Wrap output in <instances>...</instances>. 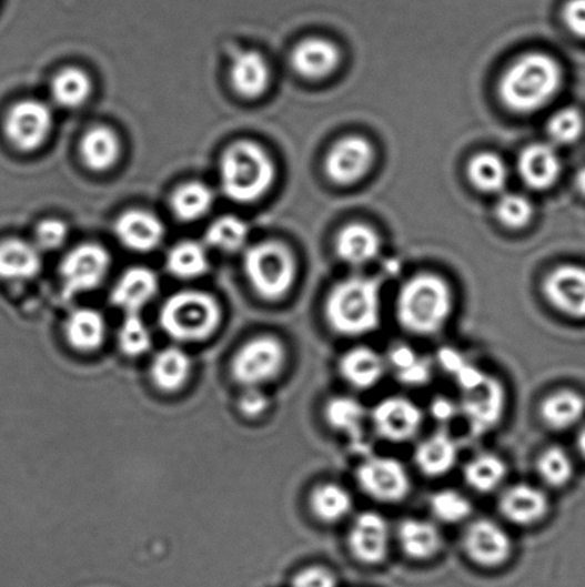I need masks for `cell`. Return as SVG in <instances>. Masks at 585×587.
I'll return each instance as SVG.
<instances>
[{"label":"cell","mask_w":585,"mask_h":587,"mask_svg":"<svg viewBox=\"0 0 585 587\" xmlns=\"http://www.w3.org/2000/svg\"><path fill=\"white\" fill-rule=\"evenodd\" d=\"M453 311V295L443 279L421 274L401 289L396 300V318L406 332L428 337L448 323Z\"/></svg>","instance_id":"1"},{"label":"cell","mask_w":585,"mask_h":587,"mask_svg":"<svg viewBox=\"0 0 585 587\" xmlns=\"http://www.w3.org/2000/svg\"><path fill=\"white\" fill-rule=\"evenodd\" d=\"M325 318L332 332L342 337H364L381 322L380 287L374 280L352 277L331 291Z\"/></svg>","instance_id":"2"},{"label":"cell","mask_w":585,"mask_h":587,"mask_svg":"<svg viewBox=\"0 0 585 587\" xmlns=\"http://www.w3.org/2000/svg\"><path fill=\"white\" fill-rule=\"evenodd\" d=\"M562 83V68L553 58L529 53L508 69L500 93L510 110L527 113L547 105L557 95Z\"/></svg>","instance_id":"3"},{"label":"cell","mask_w":585,"mask_h":587,"mask_svg":"<svg viewBox=\"0 0 585 587\" xmlns=\"http://www.w3.org/2000/svg\"><path fill=\"white\" fill-rule=\"evenodd\" d=\"M221 186L228 199L251 204L271 190L275 166L270 155L251 141H238L226 148L220 165Z\"/></svg>","instance_id":"4"},{"label":"cell","mask_w":585,"mask_h":587,"mask_svg":"<svg viewBox=\"0 0 585 587\" xmlns=\"http://www.w3.org/2000/svg\"><path fill=\"white\" fill-rule=\"evenodd\" d=\"M160 323L163 332L176 342H203L220 327V304L202 291H181L162 305Z\"/></svg>","instance_id":"5"},{"label":"cell","mask_w":585,"mask_h":587,"mask_svg":"<svg viewBox=\"0 0 585 587\" xmlns=\"http://www.w3.org/2000/svg\"><path fill=\"white\" fill-rule=\"evenodd\" d=\"M244 270L252 289L268 301L284 298L296 279L294 256L286 246L274 241L246 250Z\"/></svg>","instance_id":"6"},{"label":"cell","mask_w":585,"mask_h":587,"mask_svg":"<svg viewBox=\"0 0 585 587\" xmlns=\"http://www.w3.org/2000/svg\"><path fill=\"white\" fill-rule=\"evenodd\" d=\"M285 364L284 343L274 335H258L238 350L232 358L231 374L246 388L261 387L280 376Z\"/></svg>","instance_id":"7"},{"label":"cell","mask_w":585,"mask_h":587,"mask_svg":"<svg viewBox=\"0 0 585 587\" xmlns=\"http://www.w3.org/2000/svg\"><path fill=\"white\" fill-rule=\"evenodd\" d=\"M355 476L366 496L386 505L405 500L411 492L410 473L403 463L394 457L365 458L356 468Z\"/></svg>","instance_id":"8"},{"label":"cell","mask_w":585,"mask_h":587,"mask_svg":"<svg viewBox=\"0 0 585 587\" xmlns=\"http://www.w3.org/2000/svg\"><path fill=\"white\" fill-rule=\"evenodd\" d=\"M458 404L474 436L493 431L503 421L507 408V392L498 378L485 376L474 388L465 389Z\"/></svg>","instance_id":"9"},{"label":"cell","mask_w":585,"mask_h":587,"mask_svg":"<svg viewBox=\"0 0 585 587\" xmlns=\"http://www.w3.org/2000/svg\"><path fill=\"white\" fill-rule=\"evenodd\" d=\"M111 269V255L98 244H82L64 256L61 264L63 294L67 298L95 290Z\"/></svg>","instance_id":"10"},{"label":"cell","mask_w":585,"mask_h":587,"mask_svg":"<svg viewBox=\"0 0 585 587\" xmlns=\"http://www.w3.org/2000/svg\"><path fill=\"white\" fill-rule=\"evenodd\" d=\"M53 128V113L47 103L37 100L18 102L8 112L4 132L19 151H37L47 142Z\"/></svg>","instance_id":"11"},{"label":"cell","mask_w":585,"mask_h":587,"mask_svg":"<svg viewBox=\"0 0 585 587\" xmlns=\"http://www.w3.org/2000/svg\"><path fill=\"white\" fill-rule=\"evenodd\" d=\"M374 431L386 442L413 441L423 427L424 414L414 402L405 397L384 398L371 413Z\"/></svg>","instance_id":"12"},{"label":"cell","mask_w":585,"mask_h":587,"mask_svg":"<svg viewBox=\"0 0 585 587\" xmlns=\"http://www.w3.org/2000/svg\"><path fill=\"white\" fill-rule=\"evenodd\" d=\"M465 554L475 565L498 567L513 554V540L507 532L490 519L474 520L464 532Z\"/></svg>","instance_id":"13"},{"label":"cell","mask_w":585,"mask_h":587,"mask_svg":"<svg viewBox=\"0 0 585 587\" xmlns=\"http://www.w3.org/2000/svg\"><path fill=\"white\" fill-rule=\"evenodd\" d=\"M349 545L351 554L364 565H380L390 554L389 522L376 512H364L352 523Z\"/></svg>","instance_id":"14"},{"label":"cell","mask_w":585,"mask_h":587,"mask_svg":"<svg viewBox=\"0 0 585 587\" xmlns=\"http://www.w3.org/2000/svg\"><path fill=\"white\" fill-rule=\"evenodd\" d=\"M374 151L361 136H349L336 142L326 156V174L340 185L360 181L373 164Z\"/></svg>","instance_id":"15"},{"label":"cell","mask_w":585,"mask_h":587,"mask_svg":"<svg viewBox=\"0 0 585 587\" xmlns=\"http://www.w3.org/2000/svg\"><path fill=\"white\" fill-rule=\"evenodd\" d=\"M545 295L555 308L573 318H585V269L563 265L544 284Z\"/></svg>","instance_id":"16"},{"label":"cell","mask_w":585,"mask_h":587,"mask_svg":"<svg viewBox=\"0 0 585 587\" xmlns=\"http://www.w3.org/2000/svg\"><path fill=\"white\" fill-rule=\"evenodd\" d=\"M119 243L137 253H150L161 245L165 226L157 215L143 210H129L118 216L113 226Z\"/></svg>","instance_id":"17"},{"label":"cell","mask_w":585,"mask_h":587,"mask_svg":"<svg viewBox=\"0 0 585 587\" xmlns=\"http://www.w3.org/2000/svg\"><path fill=\"white\" fill-rule=\"evenodd\" d=\"M498 510L513 525L532 526L547 515L549 500L542 488L520 483L501 495Z\"/></svg>","instance_id":"18"},{"label":"cell","mask_w":585,"mask_h":587,"mask_svg":"<svg viewBox=\"0 0 585 587\" xmlns=\"http://www.w3.org/2000/svg\"><path fill=\"white\" fill-rule=\"evenodd\" d=\"M160 290V281L152 270L133 266L125 271L112 290L111 301L128 314H138L150 304Z\"/></svg>","instance_id":"19"},{"label":"cell","mask_w":585,"mask_h":587,"mask_svg":"<svg viewBox=\"0 0 585 587\" xmlns=\"http://www.w3.org/2000/svg\"><path fill=\"white\" fill-rule=\"evenodd\" d=\"M386 360L374 348L354 347L340 360V374L344 382L356 389L379 386L386 373Z\"/></svg>","instance_id":"20"},{"label":"cell","mask_w":585,"mask_h":587,"mask_svg":"<svg viewBox=\"0 0 585 587\" xmlns=\"http://www.w3.org/2000/svg\"><path fill=\"white\" fill-rule=\"evenodd\" d=\"M458 443L448 434L440 431L424 438L415 448L414 461L421 473L430 477L448 475L457 465Z\"/></svg>","instance_id":"21"},{"label":"cell","mask_w":585,"mask_h":587,"mask_svg":"<svg viewBox=\"0 0 585 587\" xmlns=\"http://www.w3.org/2000/svg\"><path fill=\"white\" fill-rule=\"evenodd\" d=\"M42 270L41 250L28 241L11 239L0 243V280L23 283Z\"/></svg>","instance_id":"22"},{"label":"cell","mask_w":585,"mask_h":587,"mask_svg":"<svg viewBox=\"0 0 585 587\" xmlns=\"http://www.w3.org/2000/svg\"><path fill=\"white\" fill-rule=\"evenodd\" d=\"M340 51L325 39L312 38L301 42L292 52L291 62L300 75L309 79L329 77L340 63Z\"/></svg>","instance_id":"23"},{"label":"cell","mask_w":585,"mask_h":587,"mask_svg":"<svg viewBox=\"0 0 585 587\" xmlns=\"http://www.w3.org/2000/svg\"><path fill=\"white\" fill-rule=\"evenodd\" d=\"M520 174L534 190H547L562 174V161L552 145L534 144L525 148L518 161Z\"/></svg>","instance_id":"24"},{"label":"cell","mask_w":585,"mask_h":587,"mask_svg":"<svg viewBox=\"0 0 585 587\" xmlns=\"http://www.w3.org/2000/svg\"><path fill=\"white\" fill-rule=\"evenodd\" d=\"M231 83L238 95L254 100L266 91L270 83V68L260 53L246 51L232 62Z\"/></svg>","instance_id":"25"},{"label":"cell","mask_w":585,"mask_h":587,"mask_svg":"<svg viewBox=\"0 0 585 587\" xmlns=\"http://www.w3.org/2000/svg\"><path fill=\"white\" fill-rule=\"evenodd\" d=\"M404 554L414 560H428L440 554L444 539L438 527L428 520L406 519L399 527Z\"/></svg>","instance_id":"26"},{"label":"cell","mask_w":585,"mask_h":587,"mask_svg":"<svg viewBox=\"0 0 585 587\" xmlns=\"http://www.w3.org/2000/svg\"><path fill=\"white\" fill-rule=\"evenodd\" d=\"M64 335H67L68 343L78 352H95L105 340V318L97 310H75L64 324Z\"/></svg>","instance_id":"27"},{"label":"cell","mask_w":585,"mask_h":587,"mask_svg":"<svg viewBox=\"0 0 585 587\" xmlns=\"http://www.w3.org/2000/svg\"><path fill=\"white\" fill-rule=\"evenodd\" d=\"M121 155V141L111 128L99 125L89 130L81 141V156L89 170H111Z\"/></svg>","instance_id":"28"},{"label":"cell","mask_w":585,"mask_h":587,"mask_svg":"<svg viewBox=\"0 0 585 587\" xmlns=\"http://www.w3.org/2000/svg\"><path fill=\"white\" fill-rule=\"evenodd\" d=\"M192 372V360L180 347H168L155 355L151 364L153 384L162 392L173 393L185 386Z\"/></svg>","instance_id":"29"},{"label":"cell","mask_w":585,"mask_h":587,"mask_svg":"<svg viewBox=\"0 0 585 587\" xmlns=\"http://www.w3.org/2000/svg\"><path fill=\"white\" fill-rule=\"evenodd\" d=\"M381 241L373 229L364 224L345 226L336 240V251L345 263L364 265L380 253Z\"/></svg>","instance_id":"30"},{"label":"cell","mask_w":585,"mask_h":587,"mask_svg":"<svg viewBox=\"0 0 585 587\" xmlns=\"http://www.w3.org/2000/svg\"><path fill=\"white\" fill-rule=\"evenodd\" d=\"M585 399L573 389L549 394L542 404V418L553 431H568L583 421Z\"/></svg>","instance_id":"31"},{"label":"cell","mask_w":585,"mask_h":587,"mask_svg":"<svg viewBox=\"0 0 585 587\" xmlns=\"http://www.w3.org/2000/svg\"><path fill=\"white\" fill-rule=\"evenodd\" d=\"M310 506L316 519L334 525L350 516L354 509V500L345 487L336 483H322L312 490Z\"/></svg>","instance_id":"32"},{"label":"cell","mask_w":585,"mask_h":587,"mask_svg":"<svg viewBox=\"0 0 585 587\" xmlns=\"http://www.w3.org/2000/svg\"><path fill=\"white\" fill-rule=\"evenodd\" d=\"M385 360L386 366L393 370L399 382L406 386H424L433 376L431 360L416 353L410 345H394Z\"/></svg>","instance_id":"33"},{"label":"cell","mask_w":585,"mask_h":587,"mask_svg":"<svg viewBox=\"0 0 585 587\" xmlns=\"http://www.w3.org/2000/svg\"><path fill=\"white\" fill-rule=\"evenodd\" d=\"M213 192L200 181L186 182L178 186L171 196V210L178 220L192 222L201 220L211 211Z\"/></svg>","instance_id":"34"},{"label":"cell","mask_w":585,"mask_h":587,"mask_svg":"<svg viewBox=\"0 0 585 587\" xmlns=\"http://www.w3.org/2000/svg\"><path fill=\"white\" fill-rule=\"evenodd\" d=\"M507 465L493 453H481L471 458L464 467V478L473 490L491 493L497 490L507 477Z\"/></svg>","instance_id":"35"},{"label":"cell","mask_w":585,"mask_h":587,"mask_svg":"<svg viewBox=\"0 0 585 587\" xmlns=\"http://www.w3.org/2000/svg\"><path fill=\"white\" fill-rule=\"evenodd\" d=\"M51 93L59 107L67 110L82 107L92 93L91 78L82 69L64 68L53 78Z\"/></svg>","instance_id":"36"},{"label":"cell","mask_w":585,"mask_h":587,"mask_svg":"<svg viewBox=\"0 0 585 587\" xmlns=\"http://www.w3.org/2000/svg\"><path fill=\"white\" fill-rule=\"evenodd\" d=\"M167 269L173 277L193 280L201 277L210 269L206 250L193 241L180 243L167 255Z\"/></svg>","instance_id":"37"},{"label":"cell","mask_w":585,"mask_h":587,"mask_svg":"<svg viewBox=\"0 0 585 587\" xmlns=\"http://www.w3.org/2000/svg\"><path fill=\"white\" fill-rule=\"evenodd\" d=\"M248 225L244 221L234 215L221 216L213 221L205 234L208 245L224 251V253H235L245 245L248 240Z\"/></svg>","instance_id":"38"},{"label":"cell","mask_w":585,"mask_h":587,"mask_svg":"<svg viewBox=\"0 0 585 587\" xmlns=\"http://www.w3.org/2000/svg\"><path fill=\"white\" fill-rule=\"evenodd\" d=\"M325 418L335 431L355 436V434L361 433V428L364 426L366 412L359 399L335 397L326 404Z\"/></svg>","instance_id":"39"},{"label":"cell","mask_w":585,"mask_h":587,"mask_svg":"<svg viewBox=\"0 0 585 587\" xmlns=\"http://www.w3.org/2000/svg\"><path fill=\"white\" fill-rule=\"evenodd\" d=\"M470 178L481 191L497 192L507 182V166L494 154H480L471 161Z\"/></svg>","instance_id":"40"},{"label":"cell","mask_w":585,"mask_h":587,"mask_svg":"<svg viewBox=\"0 0 585 587\" xmlns=\"http://www.w3.org/2000/svg\"><path fill=\"white\" fill-rule=\"evenodd\" d=\"M537 472L545 485L563 487L574 475L572 457L562 447H548L538 457Z\"/></svg>","instance_id":"41"},{"label":"cell","mask_w":585,"mask_h":587,"mask_svg":"<svg viewBox=\"0 0 585 587\" xmlns=\"http://www.w3.org/2000/svg\"><path fill=\"white\" fill-rule=\"evenodd\" d=\"M430 509L436 520L455 525L468 519L473 505L463 493L445 488L431 496Z\"/></svg>","instance_id":"42"},{"label":"cell","mask_w":585,"mask_h":587,"mask_svg":"<svg viewBox=\"0 0 585 587\" xmlns=\"http://www.w3.org/2000/svg\"><path fill=\"white\" fill-rule=\"evenodd\" d=\"M119 347L129 357L145 354L152 345V335L139 314H128L118 333Z\"/></svg>","instance_id":"43"},{"label":"cell","mask_w":585,"mask_h":587,"mask_svg":"<svg viewBox=\"0 0 585 587\" xmlns=\"http://www.w3.org/2000/svg\"><path fill=\"white\" fill-rule=\"evenodd\" d=\"M548 135L558 145L574 144L584 132V118L573 108L559 111L548 122Z\"/></svg>","instance_id":"44"},{"label":"cell","mask_w":585,"mask_h":587,"mask_svg":"<svg viewBox=\"0 0 585 587\" xmlns=\"http://www.w3.org/2000/svg\"><path fill=\"white\" fill-rule=\"evenodd\" d=\"M498 219L511 229H522L533 215V205L525 196L507 194L501 196L497 204Z\"/></svg>","instance_id":"45"},{"label":"cell","mask_w":585,"mask_h":587,"mask_svg":"<svg viewBox=\"0 0 585 587\" xmlns=\"http://www.w3.org/2000/svg\"><path fill=\"white\" fill-rule=\"evenodd\" d=\"M69 230L63 221L49 219L39 222L34 230V240L39 250L53 251L67 243Z\"/></svg>","instance_id":"46"},{"label":"cell","mask_w":585,"mask_h":587,"mask_svg":"<svg viewBox=\"0 0 585 587\" xmlns=\"http://www.w3.org/2000/svg\"><path fill=\"white\" fill-rule=\"evenodd\" d=\"M292 587H336V580L325 567L312 566L294 577Z\"/></svg>","instance_id":"47"},{"label":"cell","mask_w":585,"mask_h":587,"mask_svg":"<svg viewBox=\"0 0 585 587\" xmlns=\"http://www.w3.org/2000/svg\"><path fill=\"white\" fill-rule=\"evenodd\" d=\"M270 399L261 392L260 387H248L240 398V411L244 416H261L268 408Z\"/></svg>","instance_id":"48"},{"label":"cell","mask_w":585,"mask_h":587,"mask_svg":"<svg viewBox=\"0 0 585 587\" xmlns=\"http://www.w3.org/2000/svg\"><path fill=\"white\" fill-rule=\"evenodd\" d=\"M564 21L575 37L585 39V0H568L564 8Z\"/></svg>","instance_id":"49"},{"label":"cell","mask_w":585,"mask_h":587,"mask_svg":"<svg viewBox=\"0 0 585 587\" xmlns=\"http://www.w3.org/2000/svg\"><path fill=\"white\" fill-rule=\"evenodd\" d=\"M436 363L445 373L454 377L468 363V358L457 348L444 347L440 350Z\"/></svg>","instance_id":"50"},{"label":"cell","mask_w":585,"mask_h":587,"mask_svg":"<svg viewBox=\"0 0 585 587\" xmlns=\"http://www.w3.org/2000/svg\"><path fill=\"white\" fill-rule=\"evenodd\" d=\"M460 413L458 404L451 402L448 398H435L431 404V414H433L435 421L440 423H448L453 421Z\"/></svg>","instance_id":"51"},{"label":"cell","mask_w":585,"mask_h":587,"mask_svg":"<svg viewBox=\"0 0 585 587\" xmlns=\"http://www.w3.org/2000/svg\"><path fill=\"white\" fill-rule=\"evenodd\" d=\"M575 184H577V189L582 194L585 196V168H583L582 171L578 172L577 180H575Z\"/></svg>","instance_id":"52"},{"label":"cell","mask_w":585,"mask_h":587,"mask_svg":"<svg viewBox=\"0 0 585 587\" xmlns=\"http://www.w3.org/2000/svg\"><path fill=\"white\" fill-rule=\"evenodd\" d=\"M578 451L582 453V456L585 458V427L578 436Z\"/></svg>","instance_id":"53"}]
</instances>
